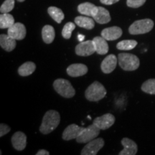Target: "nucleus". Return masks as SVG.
<instances>
[{
    "instance_id": "f257e3e1",
    "label": "nucleus",
    "mask_w": 155,
    "mask_h": 155,
    "mask_svg": "<svg viewBox=\"0 0 155 155\" xmlns=\"http://www.w3.org/2000/svg\"><path fill=\"white\" fill-rule=\"evenodd\" d=\"M61 122V116L57 111L50 110L46 112L43 118L40 131L42 134H48L55 130Z\"/></svg>"
},
{
    "instance_id": "f03ea898",
    "label": "nucleus",
    "mask_w": 155,
    "mask_h": 155,
    "mask_svg": "<svg viewBox=\"0 0 155 155\" xmlns=\"http://www.w3.org/2000/svg\"><path fill=\"white\" fill-rule=\"evenodd\" d=\"M106 94L107 91L105 87L98 81H94L87 88L85 96L89 101H98L103 99Z\"/></svg>"
},
{
    "instance_id": "7ed1b4c3",
    "label": "nucleus",
    "mask_w": 155,
    "mask_h": 155,
    "mask_svg": "<svg viewBox=\"0 0 155 155\" xmlns=\"http://www.w3.org/2000/svg\"><path fill=\"white\" fill-rule=\"evenodd\" d=\"M119 66L125 71L137 70L140 65L139 58L131 53H119L118 55Z\"/></svg>"
},
{
    "instance_id": "20e7f679",
    "label": "nucleus",
    "mask_w": 155,
    "mask_h": 155,
    "mask_svg": "<svg viewBox=\"0 0 155 155\" xmlns=\"http://www.w3.org/2000/svg\"><path fill=\"white\" fill-rule=\"evenodd\" d=\"M53 88L58 94L64 98H70L75 96V91L69 81L58 78L54 81Z\"/></svg>"
},
{
    "instance_id": "39448f33",
    "label": "nucleus",
    "mask_w": 155,
    "mask_h": 155,
    "mask_svg": "<svg viewBox=\"0 0 155 155\" xmlns=\"http://www.w3.org/2000/svg\"><path fill=\"white\" fill-rule=\"evenodd\" d=\"M154 22L150 19H139L135 21L132 25L129 27V32L131 35H142L148 33L153 29Z\"/></svg>"
},
{
    "instance_id": "423d86ee",
    "label": "nucleus",
    "mask_w": 155,
    "mask_h": 155,
    "mask_svg": "<svg viewBox=\"0 0 155 155\" xmlns=\"http://www.w3.org/2000/svg\"><path fill=\"white\" fill-rule=\"evenodd\" d=\"M101 129L96 127L94 124L90 125L88 127L85 128L80 135L77 137L76 141L80 144L88 143L89 141L94 140L99 135Z\"/></svg>"
},
{
    "instance_id": "0eeeda50",
    "label": "nucleus",
    "mask_w": 155,
    "mask_h": 155,
    "mask_svg": "<svg viewBox=\"0 0 155 155\" xmlns=\"http://www.w3.org/2000/svg\"><path fill=\"white\" fill-rule=\"evenodd\" d=\"M104 146V140L102 138L95 139L89 141L83 148L81 151V155H96L98 151L101 150Z\"/></svg>"
},
{
    "instance_id": "6e6552de",
    "label": "nucleus",
    "mask_w": 155,
    "mask_h": 155,
    "mask_svg": "<svg viewBox=\"0 0 155 155\" xmlns=\"http://www.w3.org/2000/svg\"><path fill=\"white\" fill-rule=\"evenodd\" d=\"M96 47L94 40L80 42L75 47V53L78 56H89L96 52Z\"/></svg>"
},
{
    "instance_id": "1a4fd4ad",
    "label": "nucleus",
    "mask_w": 155,
    "mask_h": 155,
    "mask_svg": "<svg viewBox=\"0 0 155 155\" xmlns=\"http://www.w3.org/2000/svg\"><path fill=\"white\" fill-rule=\"evenodd\" d=\"M115 116L111 114H106L101 116H98L94 120V124L97 127L101 130H106L114 125L115 123Z\"/></svg>"
},
{
    "instance_id": "9d476101",
    "label": "nucleus",
    "mask_w": 155,
    "mask_h": 155,
    "mask_svg": "<svg viewBox=\"0 0 155 155\" xmlns=\"http://www.w3.org/2000/svg\"><path fill=\"white\" fill-rule=\"evenodd\" d=\"M27 34L26 28L22 23L16 22L8 28L7 35L16 40H22L25 38Z\"/></svg>"
},
{
    "instance_id": "9b49d317",
    "label": "nucleus",
    "mask_w": 155,
    "mask_h": 155,
    "mask_svg": "<svg viewBox=\"0 0 155 155\" xmlns=\"http://www.w3.org/2000/svg\"><path fill=\"white\" fill-rule=\"evenodd\" d=\"M118 63V58L114 54H111L106 56V58H104V61H102L101 64V69L102 72L106 74H108L115 70L116 65Z\"/></svg>"
},
{
    "instance_id": "f8f14e48",
    "label": "nucleus",
    "mask_w": 155,
    "mask_h": 155,
    "mask_svg": "<svg viewBox=\"0 0 155 155\" xmlns=\"http://www.w3.org/2000/svg\"><path fill=\"white\" fill-rule=\"evenodd\" d=\"M84 129L85 128L79 127L75 124H72L66 127V129L64 130L63 135H62V138L65 141H70L76 139L81 134V132L84 130Z\"/></svg>"
},
{
    "instance_id": "ddd939ff",
    "label": "nucleus",
    "mask_w": 155,
    "mask_h": 155,
    "mask_svg": "<svg viewBox=\"0 0 155 155\" xmlns=\"http://www.w3.org/2000/svg\"><path fill=\"white\" fill-rule=\"evenodd\" d=\"M11 141L15 150L17 151H22L26 147L27 137L22 131H17L12 137Z\"/></svg>"
},
{
    "instance_id": "4468645a",
    "label": "nucleus",
    "mask_w": 155,
    "mask_h": 155,
    "mask_svg": "<svg viewBox=\"0 0 155 155\" xmlns=\"http://www.w3.org/2000/svg\"><path fill=\"white\" fill-rule=\"evenodd\" d=\"M88 71V67L82 63L72 64L69 65L66 70L68 75L73 78L83 76L86 74Z\"/></svg>"
},
{
    "instance_id": "2eb2a0df",
    "label": "nucleus",
    "mask_w": 155,
    "mask_h": 155,
    "mask_svg": "<svg viewBox=\"0 0 155 155\" xmlns=\"http://www.w3.org/2000/svg\"><path fill=\"white\" fill-rule=\"evenodd\" d=\"M92 17L97 23L101 25L109 22L111 19L109 12L102 7H97Z\"/></svg>"
},
{
    "instance_id": "dca6fc26",
    "label": "nucleus",
    "mask_w": 155,
    "mask_h": 155,
    "mask_svg": "<svg viewBox=\"0 0 155 155\" xmlns=\"http://www.w3.org/2000/svg\"><path fill=\"white\" fill-rule=\"evenodd\" d=\"M121 144L123 145L124 150L119 153V155L137 154L138 147L137 144L133 140L129 138H124L121 140Z\"/></svg>"
},
{
    "instance_id": "f3484780",
    "label": "nucleus",
    "mask_w": 155,
    "mask_h": 155,
    "mask_svg": "<svg viewBox=\"0 0 155 155\" xmlns=\"http://www.w3.org/2000/svg\"><path fill=\"white\" fill-rule=\"evenodd\" d=\"M122 35V30L119 27H111L104 29L101 32V36L108 41L116 40Z\"/></svg>"
},
{
    "instance_id": "a211bd4d",
    "label": "nucleus",
    "mask_w": 155,
    "mask_h": 155,
    "mask_svg": "<svg viewBox=\"0 0 155 155\" xmlns=\"http://www.w3.org/2000/svg\"><path fill=\"white\" fill-rule=\"evenodd\" d=\"M0 45L5 51L11 52L16 48V40L11 38L8 35L2 34L0 35Z\"/></svg>"
},
{
    "instance_id": "6ab92c4d",
    "label": "nucleus",
    "mask_w": 155,
    "mask_h": 155,
    "mask_svg": "<svg viewBox=\"0 0 155 155\" xmlns=\"http://www.w3.org/2000/svg\"><path fill=\"white\" fill-rule=\"evenodd\" d=\"M94 40L95 47H96V53L98 55H106L108 52V45L107 40L103 37H95L93 39Z\"/></svg>"
},
{
    "instance_id": "aec40b11",
    "label": "nucleus",
    "mask_w": 155,
    "mask_h": 155,
    "mask_svg": "<svg viewBox=\"0 0 155 155\" xmlns=\"http://www.w3.org/2000/svg\"><path fill=\"white\" fill-rule=\"evenodd\" d=\"M75 23L80 28H83L86 30H92L95 26L94 19L90 17L78 16L75 18Z\"/></svg>"
},
{
    "instance_id": "412c9836",
    "label": "nucleus",
    "mask_w": 155,
    "mask_h": 155,
    "mask_svg": "<svg viewBox=\"0 0 155 155\" xmlns=\"http://www.w3.org/2000/svg\"><path fill=\"white\" fill-rule=\"evenodd\" d=\"M55 37V29L51 25H45L42 30V38L46 44H50L53 42Z\"/></svg>"
},
{
    "instance_id": "4be33fe9",
    "label": "nucleus",
    "mask_w": 155,
    "mask_h": 155,
    "mask_svg": "<svg viewBox=\"0 0 155 155\" xmlns=\"http://www.w3.org/2000/svg\"><path fill=\"white\" fill-rule=\"evenodd\" d=\"M97 7L94 4L90 2H84L78 6V11L81 15L88 17H93Z\"/></svg>"
},
{
    "instance_id": "5701e85b",
    "label": "nucleus",
    "mask_w": 155,
    "mask_h": 155,
    "mask_svg": "<svg viewBox=\"0 0 155 155\" xmlns=\"http://www.w3.org/2000/svg\"><path fill=\"white\" fill-rule=\"evenodd\" d=\"M36 69V65L33 62H26L18 68V73L21 76L25 77L32 74Z\"/></svg>"
},
{
    "instance_id": "b1692460",
    "label": "nucleus",
    "mask_w": 155,
    "mask_h": 155,
    "mask_svg": "<svg viewBox=\"0 0 155 155\" xmlns=\"http://www.w3.org/2000/svg\"><path fill=\"white\" fill-rule=\"evenodd\" d=\"M15 24V19L13 16L9 13H2L0 15V28H9Z\"/></svg>"
},
{
    "instance_id": "393cba45",
    "label": "nucleus",
    "mask_w": 155,
    "mask_h": 155,
    "mask_svg": "<svg viewBox=\"0 0 155 155\" xmlns=\"http://www.w3.org/2000/svg\"><path fill=\"white\" fill-rule=\"evenodd\" d=\"M48 12L50 16L58 24H61L65 17L63 12L56 7H50L48 9Z\"/></svg>"
},
{
    "instance_id": "a878e982",
    "label": "nucleus",
    "mask_w": 155,
    "mask_h": 155,
    "mask_svg": "<svg viewBox=\"0 0 155 155\" xmlns=\"http://www.w3.org/2000/svg\"><path fill=\"white\" fill-rule=\"evenodd\" d=\"M137 45V42L134 40H125L118 42L116 48L120 50H131Z\"/></svg>"
},
{
    "instance_id": "bb28decb",
    "label": "nucleus",
    "mask_w": 155,
    "mask_h": 155,
    "mask_svg": "<svg viewBox=\"0 0 155 155\" xmlns=\"http://www.w3.org/2000/svg\"><path fill=\"white\" fill-rule=\"evenodd\" d=\"M141 91L151 95H155V79H149L141 86Z\"/></svg>"
},
{
    "instance_id": "cd10ccee",
    "label": "nucleus",
    "mask_w": 155,
    "mask_h": 155,
    "mask_svg": "<svg viewBox=\"0 0 155 155\" xmlns=\"http://www.w3.org/2000/svg\"><path fill=\"white\" fill-rule=\"evenodd\" d=\"M75 25L74 23L69 22L66 23L65 25V26L63 27V30H62V35L65 39L68 40L71 38V35H72L73 31L75 30Z\"/></svg>"
},
{
    "instance_id": "c85d7f7f",
    "label": "nucleus",
    "mask_w": 155,
    "mask_h": 155,
    "mask_svg": "<svg viewBox=\"0 0 155 155\" xmlns=\"http://www.w3.org/2000/svg\"><path fill=\"white\" fill-rule=\"evenodd\" d=\"M15 0H5L0 7L1 13H9L14 9Z\"/></svg>"
},
{
    "instance_id": "c756f323",
    "label": "nucleus",
    "mask_w": 155,
    "mask_h": 155,
    "mask_svg": "<svg viewBox=\"0 0 155 155\" xmlns=\"http://www.w3.org/2000/svg\"><path fill=\"white\" fill-rule=\"evenodd\" d=\"M147 0H127V5L131 8H139L146 2Z\"/></svg>"
},
{
    "instance_id": "7c9ffc66",
    "label": "nucleus",
    "mask_w": 155,
    "mask_h": 155,
    "mask_svg": "<svg viewBox=\"0 0 155 155\" xmlns=\"http://www.w3.org/2000/svg\"><path fill=\"white\" fill-rule=\"evenodd\" d=\"M10 130L11 129L9 126L6 125L5 124H0V137H2L3 136L8 134Z\"/></svg>"
},
{
    "instance_id": "2f4dec72",
    "label": "nucleus",
    "mask_w": 155,
    "mask_h": 155,
    "mask_svg": "<svg viewBox=\"0 0 155 155\" xmlns=\"http://www.w3.org/2000/svg\"><path fill=\"white\" fill-rule=\"evenodd\" d=\"M119 1V0H100L101 2L106 5H114V4L118 2Z\"/></svg>"
},
{
    "instance_id": "473e14b6",
    "label": "nucleus",
    "mask_w": 155,
    "mask_h": 155,
    "mask_svg": "<svg viewBox=\"0 0 155 155\" xmlns=\"http://www.w3.org/2000/svg\"><path fill=\"white\" fill-rule=\"evenodd\" d=\"M36 155H50V152L47 150H40L36 153Z\"/></svg>"
},
{
    "instance_id": "72a5a7b5",
    "label": "nucleus",
    "mask_w": 155,
    "mask_h": 155,
    "mask_svg": "<svg viewBox=\"0 0 155 155\" xmlns=\"http://www.w3.org/2000/svg\"><path fill=\"white\" fill-rule=\"evenodd\" d=\"M84 38H85V36L83 35L79 34L78 35V40L80 42H83V40H84Z\"/></svg>"
},
{
    "instance_id": "f704fd0d",
    "label": "nucleus",
    "mask_w": 155,
    "mask_h": 155,
    "mask_svg": "<svg viewBox=\"0 0 155 155\" xmlns=\"http://www.w3.org/2000/svg\"><path fill=\"white\" fill-rule=\"evenodd\" d=\"M17 1L19 2H25V0H17Z\"/></svg>"
}]
</instances>
